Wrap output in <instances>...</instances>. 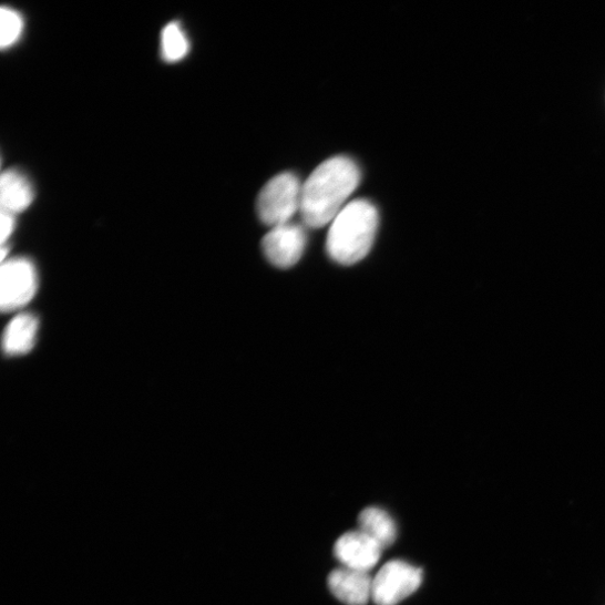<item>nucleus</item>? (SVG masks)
I'll return each instance as SVG.
<instances>
[{"label": "nucleus", "instance_id": "nucleus-2", "mask_svg": "<svg viewBox=\"0 0 605 605\" xmlns=\"http://www.w3.org/2000/svg\"><path fill=\"white\" fill-rule=\"evenodd\" d=\"M379 224L376 207L367 199H355L332 222L327 252L332 260L349 266L370 252Z\"/></svg>", "mask_w": 605, "mask_h": 605}, {"label": "nucleus", "instance_id": "nucleus-3", "mask_svg": "<svg viewBox=\"0 0 605 605\" xmlns=\"http://www.w3.org/2000/svg\"><path fill=\"white\" fill-rule=\"evenodd\" d=\"M301 187L293 173H281L271 178L257 198V214L263 224L278 227L289 224L300 209Z\"/></svg>", "mask_w": 605, "mask_h": 605}, {"label": "nucleus", "instance_id": "nucleus-7", "mask_svg": "<svg viewBox=\"0 0 605 605\" xmlns=\"http://www.w3.org/2000/svg\"><path fill=\"white\" fill-rule=\"evenodd\" d=\"M382 547L371 537L359 532H349L335 545L337 560L346 567L368 572L379 562Z\"/></svg>", "mask_w": 605, "mask_h": 605}, {"label": "nucleus", "instance_id": "nucleus-9", "mask_svg": "<svg viewBox=\"0 0 605 605\" xmlns=\"http://www.w3.org/2000/svg\"><path fill=\"white\" fill-rule=\"evenodd\" d=\"M33 199V186L23 173L16 170L3 173L0 178V205L3 212L17 216L27 211Z\"/></svg>", "mask_w": 605, "mask_h": 605}, {"label": "nucleus", "instance_id": "nucleus-14", "mask_svg": "<svg viewBox=\"0 0 605 605\" xmlns=\"http://www.w3.org/2000/svg\"><path fill=\"white\" fill-rule=\"evenodd\" d=\"M0 225H2V230H0V240H2V245L6 246V244L11 238V236L13 235L16 230V226H17L16 215L2 211V217H0Z\"/></svg>", "mask_w": 605, "mask_h": 605}, {"label": "nucleus", "instance_id": "nucleus-6", "mask_svg": "<svg viewBox=\"0 0 605 605\" xmlns=\"http://www.w3.org/2000/svg\"><path fill=\"white\" fill-rule=\"evenodd\" d=\"M263 252L276 267L289 268L298 263L307 247L305 228L295 224L274 227L263 239Z\"/></svg>", "mask_w": 605, "mask_h": 605}, {"label": "nucleus", "instance_id": "nucleus-13", "mask_svg": "<svg viewBox=\"0 0 605 605\" xmlns=\"http://www.w3.org/2000/svg\"><path fill=\"white\" fill-rule=\"evenodd\" d=\"M0 25H2V31H0V45H2V49L4 50L10 49L20 40L23 33V18L17 11L3 8Z\"/></svg>", "mask_w": 605, "mask_h": 605}, {"label": "nucleus", "instance_id": "nucleus-10", "mask_svg": "<svg viewBox=\"0 0 605 605\" xmlns=\"http://www.w3.org/2000/svg\"><path fill=\"white\" fill-rule=\"evenodd\" d=\"M39 320L30 314L16 316L3 335V349L10 357L23 356L33 350L39 334Z\"/></svg>", "mask_w": 605, "mask_h": 605}, {"label": "nucleus", "instance_id": "nucleus-12", "mask_svg": "<svg viewBox=\"0 0 605 605\" xmlns=\"http://www.w3.org/2000/svg\"><path fill=\"white\" fill-rule=\"evenodd\" d=\"M189 50L187 38L177 23H170L162 33V54L167 62L184 59Z\"/></svg>", "mask_w": 605, "mask_h": 605}, {"label": "nucleus", "instance_id": "nucleus-11", "mask_svg": "<svg viewBox=\"0 0 605 605\" xmlns=\"http://www.w3.org/2000/svg\"><path fill=\"white\" fill-rule=\"evenodd\" d=\"M360 531L381 547H390L397 537V527L389 514L377 507H369L359 515Z\"/></svg>", "mask_w": 605, "mask_h": 605}, {"label": "nucleus", "instance_id": "nucleus-8", "mask_svg": "<svg viewBox=\"0 0 605 605\" xmlns=\"http://www.w3.org/2000/svg\"><path fill=\"white\" fill-rule=\"evenodd\" d=\"M332 594L347 605H366L372 593V580L367 572L338 568L328 578Z\"/></svg>", "mask_w": 605, "mask_h": 605}, {"label": "nucleus", "instance_id": "nucleus-4", "mask_svg": "<svg viewBox=\"0 0 605 605\" xmlns=\"http://www.w3.org/2000/svg\"><path fill=\"white\" fill-rule=\"evenodd\" d=\"M39 288L35 265L28 258H8L0 270V307L3 312L23 309Z\"/></svg>", "mask_w": 605, "mask_h": 605}, {"label": "nucleus", "instance_id": "nucleus-1", "mask_svg": "<svg viewBox=\"0 0 605 605\" xmlns=\"http://www.w3.org/2000/svg\"><path fill=\"white\" fill-rule=\"evenodd\" d=\"M360 180L359 166L347 156L324 162L301 187L299 214L302 223L315 229L332 223Z\"/></svg>", "mask_w": 605, "mask_h": 605}, {"label": "nucleus", "instance_id": "nucleus-5", "mask_svg": "<svg viewBox=\"0 0 605 605\" xmlns=\"http://www.w3.org/2000/svg\"><path fill=\"white\" fill-rule=\"evenodd\" d=\"M422 581V568L403 561H391L372 580L371 597L377 605H396L412 595Z\"/></svg>", "mask_w": 605, "mask_h": 605}]
</instances>
